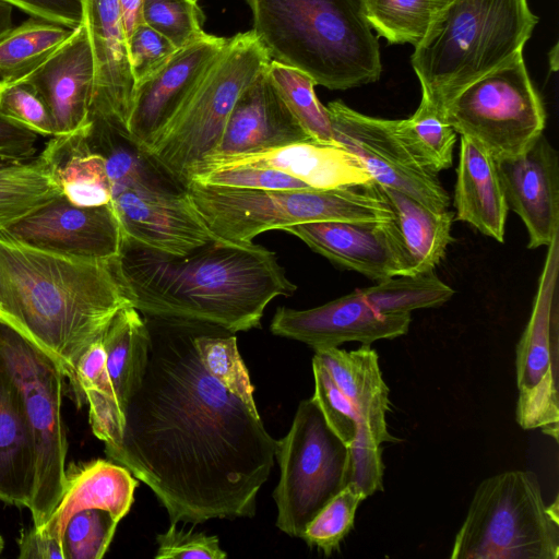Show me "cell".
<instances>
[{
    "label": "cell",
    "instance_id": "7",
    "mask_svg": "<svg viewBox=\"0 0 559 559\" xmlns=\"http://www.w3.org/2000/svg\"><path fill=\"white\" fill-rule=\"evenodd\" d=\"M558 499L546 506L537 476L508 471L483 480L451 559H558Z\"/></svg>",
    "mask_w": 559,
    "mask_h": 559
},
{
    "label": "cell",
    "instance_id": "36",
    "mask_svg": "<svg viewBox=\"0 0 559 559\" xmlns=\"http://www.w3.org/2000/svg\"><path fill=\"white\" fill-rule=\"evenodd\" d=\"M451 0H362L366 19L391 44L416 46Z\"/></svg>",
    "mask_w": 559,
    "mask_h": 559
},
{
    "label": "cell",
    "instance_id": "5",
    "mask_svg": "<svg viewBox=\"0 0 559 559\" xmlns=\"http://www.w3.org/2000/svg\"><path fill=\"white\" fill-rule=\"evenodd\" d=\"M537 22L527 0H451L414 46L421 97L444 114L468 84L523 52Z\"/></svg>",
    "mask_w": 559,
    "mask_h": 559
},
{
    "label": "cell",
    "instance_id": "48",
    "mask_svg": "<svg viewBox=\"0 0 559 559\" xmlns=\"http://www.w3.org/2000/svg\"><path fill=\"white\" fill-rule=\"evenodd\" d=\"M38 134L0 115V156L19 162L34 158Z\"/></svg>",
    "mask_w": 559,
    "mask_h": 559
},
{
    "label": "cell",
    "instance_id": "4",
    "mask_svg": "<svg viewBox=\"0 0 559 559\" xmlns=\"http://www.w3.org/2000/svg\"><path fill=\"white\" fill-rule=\"evenodd\" d=\"M271 60L298 69L316 85L347 90L380 78L378 37L362 0H246Z\"/></svg>",
    "mask_w": 559,
    "mask_h": 559
},
{
    "label": "cell",
    "instance_id": "42",
    "mask_svg": "<svg viewBox=\"0 0 559 559\" xmlns=\"http://www.w3.org/2000/svg\"><path fill=\"white\" fill-rule=\"evenodd\" d=\"M0 115L44 136H56L48 107L26 83L0 79Z\"/></svg>",
    "mask_w": 559,
    "mask_h": 559
},
{
    "label": "cell",
    "instance_id": "44",
    "mask_svg": "<svg viewBox=\"0 0 559 559\" xmlns=\"http://www.w3.org/2000/svg\"><path fill=\"white\" fill-rule=\"evenodd\" d=\"M312 371L314 378L312 399L318 404L330 428L349 445L356 439L359 428L356 411L314 356Z\"/></svg>",
    "mask_w": 559,
    "mask_h": 559
},
{
    "label": "cell",
    "instance_id": "23",
    "mask_svg": "<svg viewBox=\"0 0 559 559\" xmlns=\"http://www.w3.org/2000/svg\"><path fill=\"white\" fill-rule=\"evenodd\" d=\"M236 167L276 169L304 181L314 190L360 186L372 181L361 162L345 147L314 140L235 155H211L194 165L188 178L197 170Z\"/></svg>",
    "mask_w": 559,
    "mask_h": 559
},
{
    "label": "cell",
    "instance_id": "8",
    "mask_svg": "<svg viewBox=\"0 0 559 559\" xmlns=\"http://www.w3.org/2000/svg\"><path fill=\"white\" fill-rule=\"evenodd\" d=\"M270 61L252 29L228 37L194 91L143 151L185 186L190 169L216 150L237 99Z\"/></svg>",
    "mask_w": 559,
    "mask_h": 559
},
{
    "label": "cell",
    "instance_id": "17",
    "mask_svg": "<svg viewBox=\"0 0 559 559\" xmlns=\"http://www.w3.org/2000/svg\"><path fill=\"white\" fill-rule=\"evenodd\" d=\"M331 262L373 280L409 274L411 264L393 222H311L282 229Z\"/></svg>",
    "mask_w": 559,
    "mask_h": 559
},
{
    "label": "cell",
    "instance_id": "15",
    "mask_svg": "<svg viewBox=\"0 0 559 559\" xmlns=\"http://www.w3.org/2000/svg\"><path fill=\"white\" fill-rule=\"evenodd\" d=\"M411 320V313L377 311L356 289L311 309L278 307L270 328L274 335L302 342L316 352L347 342L369 345L395 338L407 333Z\"/></svg>",
    "mask_w": 559,
    "mask_h": 559
},
{
    "label": "cell",
    "instance_id": "39",
    "mask_svg": "<svg viewBox=\"0 0 559 559\" xmlns=\"http://www.w3.org/2000/svg\"><path fill=\"white\" fill-rule=\"evenodd\" d=\"M365 499L359 489L347 485L317 513L300 538L331 555L352 530L357 508Z\"/></svg>",
    "mask_w": 559,
    "mask_h": 559
},
{
    "label": "cell",
    "instance_id": "16",
    "mask_svg": "<svg viewBox=\"0 0 559 559\" xmlns=\"http://www.w3.org/2000/svg\"><path fill=\"white\" fill-rule=\"evenodd\" d=\"M80 1L95 60L90 122L129 139L128 119L135 87L119 0Z\"/></svg>",
    "mask_w": 559,
    "mask_h": 559
},
{
    "label": "cell",
    "instance_id": "24",
    "mask_svg": "<svg viewBox=\"0 0 559 559\" xmlns=\"http://www.w3.org/2000/svg\"><path fill=\"white\" fill-rule=\"evenodd\" d=\"M266 69L237 99L211 155H235L312 140L288 109Z\"/></svg>",
    "mask_w": 559,
    "mask_h": 559
},
{
    "label": "cell",
    "instance_id": "20",
    "mask_svg": "<svg viewBox=\"0 0 559 559\" xmlns=\"http://www.w3.org/2000/svg\"><path fill=\"white\" fill-rule=\"evenodd\" d=\"M45 102L56 127V136L90 124L95 81V60L82 22L52 52L19 78Z\"/></svg>",
    "mask_w": 559,
    "mask_h": 559
},
{
    "label": "cell",
    "instance_id": "14",
    "mask_svg": "<svg viewBox=\"0 0 559 559\" xmlns=\"http://www.w3.org/2000/svg\"><path fill=\"white\" fill-rule=\"evenodd\" d=\"M0 238L81 261L117 257L122 229L111 204L80 206L59 194L0 230Z\"/></svg>",
    "mask_w": 559,
    "mask_h": 559
},
{
    "label": "cell",
    "instance_id": "53",
    "mask_svg": "<svg viewBox=\"0 0 559 559\" xmlns=\"http://www.w3.org/2000/svg\"><path fill=\"white\" fill-rule=\"evenodd\" d=\"M0 321H1V311H0Z\"/></svg>",
    "mask_w": 559,
    "mask_h": 559
},
{
    "label": "cell",
    "instance_id": "11",
    "mask_svg": "<svg viewBox=\"0 0 559 559\" xmlns=\"http://www.w3.org/2000/svg\"><path fill=\"white\" fill-rule=\"evenodd\" d=\"M444 115L456 133L474 140L496 162L524 153L546 124L523 52L468 84L447 105Z\"/></svg>",
    "mask_w": 559,
    "mask_h": 559
},
{
    "label": "cell",
    "instance_id": "35",
    "mask_svg": "<svg viewBox=\"0 0 559 559\" xmlns=\"http://www.w3.org/2000/svg\"><path fill=\"white\" fill-rule=\"evenodd\" d=\"M395 131L413 153L431 170L452 166L456 132L445 115L421 97L416 111L407 119L394 120Z\"/></svg>",
    "mask_w": 559,
    "mask_h": 559
},
{
    "label": "cell",
    "instance_id": "41",
    "mask_svg": "<svg viewBox=\"0 0 559 559\" xmlns=\"http://www.w3.org/2000/svg\"><path fill=\"white\" fill-rule=\"evenodd\" d=\"M143 20L177 49L206 34L203 31L205 15L198 2L192 0H145Z\"/></svg>",
    "mask_w": 559,
    "mask_h": 559
},
{
    "label": "cell",
    "instance_id": "32",
    "mask_svg": "<svg viewBox=\"0 0 559 559\" xmlns=\"http://www.w3.org/2000/svg\"><path fill=\"white\" fill-rule=\"evenodd\" d=\"M61 194L38 155L0 168V230Z\"/></svg>",
    "mask_w": 559,
    "mask_h": 559
},
{
    "label": "cell",
    "instance_id": "6",
    "mask_svg": "<svg viewBox=\"0 0 559 559\" xmlns=\"http://www.w3.org/2000/svg\"><path fill=\"white\" fill-rule=\"evenodd\" d=\"M185 188L210 231L237 243L304 223L393 219L388 203L371 182L323 190H252L189 181Z\"/></svg>",
    "mask_w": 559,
    "mask_h": 559
},
{
    "label": "cell",
    "instance_id": "9",
    "mask_svg": "<svg viewBox=\"0 0 559 559\" xmlns=\"http://www.w3.org/2000/svg\"><path fill=\"white\" fill-rule=\"evenodd\" d=\"M0 359L16 386L33 444L35 478L26 508L38 530L50 518L66 480L68 438L62 399L67 378L48 355L1 321Z\"/></svg>",
    "mask_w": 559,
    "mask_h": 559
},
{
    "label": "cell",
    "instance_id": "22",
    "mask_svg": "<svg viewBox=\"0 0 559 559\" xmlns=\"http://www.w3.org/2000/svg\"><path fill=\"white\" fill-rule=\"evenodd\" d=\"M314 357L356 411L359 428L356 439L348 445L349 455L376 456L381 454V443L397 441L388 430L389 388L377 352L369 345L350 352L332 347L316 350Z\"/></svg>",
    "mask_w": 559,
    "mask_h": 559
},
{
    "label": "cell",
    "instance_id": "28",
    "mask_svg": "<svg viewBox=\"0 0 559 559\" xmlns=\"http://www.w3.org/2000/svg\"><path fill=\"white\" fill-rule=\"evenodd\" d=\"M34 478V450L20 396L0 359V501L26 508Z\"/></svg>",
    "mask_w": 559,
    "mask_h": 559
},
{
    "label": "cell",
    "instance_id": "54",
    "mask_svg": "<svg viewBox=\"0 0 559 559\" xmlns=\"http://www.w3.org/2000/svg\"><path fill=\"white\" fill-rule=\"evenodd\" d=\"M192 1L198 2L199 0H192Z\"/></svg>",
    "mask_w": 559,
    "mask_h": 559
},
{
    "label": "cell",
    "instance_id": "52",
    "mask_svg": "<svg viewBox=\"0 0 559 559\" xmlns=\"http://www.w3.org/2000/svg\"><path fill=\"white\" fill-rule=\"evenodd\" d=\"M17 163H22V162L0 156V168L1 167H5V166H10V165H13V164H17Z\"/></svg>",
    "mask_w": 559,
    "mask_h": 559
},
{
    "label": "cell",
    "instance_id": "19",
    "mask_svg": "<svg viewBox=\"0 0 559 559\" xmlns=\"http://www.w3.org/2000/svg\"><path fill=\"white\" fill-rule=\"evenodd\" d=\"M110 204L122 234L167 253L182 255L218 239L192 206L186 188L126 190Z\"/></svg>",
    "mask_w": 559,
    "mask_h": 559
},
{
    "label": "cell",
    "instance_id": "27",
    "mask_svg": "<svg viewBox=\"0 0 559 559\" xmlns=\"http://www.w3.org/2000/svg\"><path fill=\"white\" fill-rule=\"evenodd\" d=\"M88 126L70 134L52 136L39 156L61 194L71 203L80 206L110 204L111 189L105 158L88 143Z\"/></svg>",
    "mask_w": 559,
    "mask_h": 559
},
{
    "label": "cell",
    "instance_id": "37",
    "mask_svg": "<svg viewBox=\"0 0 559 559\" xmlns=\"http://www.w3.org/2000/svg\"><path fill=\"white\" fill-rule=\"evenodd\" d=\"M72 29L32 17L0 39V79L21 76L52 52Z\"/></svg>",
    "mask_w": 559,
    "mask_h": 559
},
{
    "label": "cell",
    "instance_id": "13",
    "mask_svg": "<svg viewBox=\"0 0 559 559\" xmlns=\"http://www.w3.org/2000/svg\"><path fill=\"white\" fill-rule=\"evenodd\" d=\"M333 136L365 166L372 182L399 190L433 207L448 209L450 197L437 176L395 131L394 120L358 112L342 100L326 106Z\"/></svg>",
    "mask_w": 559,
    "mask_h": 559
},
{
    "label": "cell",
    "instance_id": "3",
    "mask_svg": "<svg viewBox=\"0 0 559 559\" xmlns=\"http://www.w3.org/2000/svg\"><path fill=\"white\" fill-rule=\"evenodd\" d=\"M129 305L110 260H74L0 238L1 322L48 355L71 388L82 354Z\"/></svg>",
    "mask_w": 559,
    "mask_h": 559
},
{
    "label": "cell",
    "instance_id": "40",
    "mask_svg": "<svg viewBox=\"0 0 559 559\" xmlns=\"http://www.w3.org/2000/svg\"><path fill=\"white\" fill-rule=\"evenodd\" d=\"M118 523L103 509L91 508L74 513L61 537L63 558H103L112 542Z\"/></svg>",
    "mask_w": 559,
    "mask_h": 559
},
{
    "label": "cell",
    "instance_id": "10",
    "mask_svg": "<svg viewBox=\"0 0 559 559\" xmlns=\"http://www.w3.org/2000/svg\"><path fill=\"white\" fill-rule=\"evenodd\" d=\"M281 476L273 497L276 526L301 537L309 522L349 480V448L330 428L316 401L299 403L289 431L277 440Z\"/></svg>",
    "mask_w": 559,
    "mask_h": 559
},
{
    "label": "cell",
    "instance_id": "31",
    "mask_svg": "<svg viewBox=\"0 0 559 559\" xmlns=\"http://www.w3.org/2000/svg\"><path fill=\"white\" fill-rule=\"evenodd\" d=\"M148 338L146 321L131 305L114 316L102 336L106 367L122 413L141 379Z\"/></svg>",
    "mask_w": 559,
    "mask_h": 559
},
{
    "label": "cell",
    "instance_id": "1",
    "mask_svg": "<svg viewBox=\"0 0 559 559\" xmlns=\"http://www.w3.org/2000/svg\"><path fill=\"white\" fill-rule=\"evenodd\" d=\"M148 318L145 366L105 453L154 492L170 523L252 518L277 440L205 370L195 322Z\"/></svg>",
    "mask_w": 559,
    "mask_h": 559
},
{
    "label": "cell",
    "instance_id": "51",
    "mask_svg": "<svg viewBox=\"0 0 559 559\" xmlns=\"http://www.w3.org/2000/svg\"><path fill=\"white\" fill-rule=\"evenodd\" d=\"M12 8L8 2L0 0V39L13 28Z\"/></svg>",
    "mask_w": 559,
    "mask_h": 559
},
{
    "label": "cell",
    "instance_id": "46",
    "mask_svg": "<svg viewBox=\"0 0 559 559\" xmlns=\"http://www.w3.org/2000/svg\"><path fill=\"white\" fill-rule=\"evenodd\" d=\"M156 559H224L227 554L221 548L218 537L193 530L177 528L170 523L165 533L156 536Z\"/></svg>",
    "mask_w": 559,
    "mask_h": 559
},
{
    "label": "cell",
    "instance_id": "43",
    "mask_svg": "<svg viewBox=\"0 0 559 559\" xmlns=\"http://www.w3.org/2000/svg\"><path fill=\"white\" fill-rule=\"evenodd\" d=\"M252 190H308L304 181L271 168L236 167L193 171L188 181ZM314 190V189H313Z\"/></svg>",
    "mask_w": 559,
    "mask_h": 559
},
{
    "label": "cell",
    "instance_id": "21",
    "mask_svg": "<svg viewBox=\"0 0 559 559\" xmlns=\"http://www.w3.org/2000/svg\"><path fill=\"white\" fill-rule=\"evenodd\" d=\"M508 209L523 221L530 249L559 234V158L542 134L524 153L496 162Z\"/></svg>",
    "mask_w": 559,
    "mask_h": 559
},
{
    "label": "cell",
    "instance_id": "2",
    "mask_svg": "<svg viewBox=\"0 0 559 559\" xmlns=\"http://www.w3.org/2000/svg\"><path fill=\"white\" fill-rule=\"evenodd\" d=\"M110 261L139 312L231 333L259 328L266 306L296 290L275 252L252 241L216 239L177 255L122 234L119 252Z\"/></svg>",
    "mask_w": 559,
    "mask_h": 559
},
{
    "label": "cell",
    "instance_id": "18",
    "mask_svg": "<svg viewBox=\"0 0 559 559\" xmlns=\"http://www.w3.org/2000/svg\"><path fill=\"white\" fill-rule=\"evenodd\" d=\"M227 37L205 34L179 48L168 62L134 90L129 140L143 150L177 114L224 49Z\"/></svg>",
    "mask_w": 559,
    "mask_h": 559
},
{
    "label": "cell",
    "instance_id": "50",
    "mask_svg": "<svg viewBox=\"0 0 559 559\" xmlns=\"http://www.w3.org/2000/svg\"><path fill=\"white\" fill-rule=\"evenodd\" d=\"M145 0H119L126 37L141 24L143 20V4Z\"/></svg>",
    "mask_w": 559,
    "mask_h": 559
},
{
    "label": "cell",
    "instance_id": "25",
    "mask_svg": "<svg viewBox=\"0 0 559 559\" xmlns=\"http://www.w3.org/2000/svg\"><path fill=\"white\" fill-rule=\"evenodd\" d=\"M136 478L122 465L103 459L71 464L66 469L61 497L48 521L38 531L58 539L70 518L85 509L108 511L120 522L134 501Z\"/></svg>",
    "mask_w": 559,
    "mask_h": 559
},
{
    "label": "cell",
    "instance_id": "26",
    "mask_svg": "<svg viewBox=\"0 0 559 559\" xmlns=\"http://www.w3.org/2000/svg\"><path fill=\"white\" fill-rule=\"evenodd\" d=\"M454 206L457 221L503 242L509 209L496 160L464 135H461Z\"/></svg>",
    "mask_w": 559,
    "mask_h": 559
},
{
    "label": "cell",
    "instance_id": "33",
    "mask_svg": "<svg viewBox=\"0 0 559 559\" xmlns=\"http://www.w3.org/2000/svg\"><path fill=\"white\" fill-rule=\"evenodd\" d=\"M359 290L377 311L384 314L439 307L454 295V289L441 281L435 270L391 276Z\"/></svg>",
    "mask_w": 559,
    "mask_h": 559
},
{
    "label": "cell",
    "instance_id": "12",
    "mask_svg": "<svg viewBox=\"0 0 559 559\" xmlns=\"http://www.w3.org/2000/svg\"><path fill=\"white\" fill-rule=\"evenodd\" d=\"M547 247L530 320L516 345L515 368L519 397L515 418L523 429L540 428L545 433L558 440L559 234Z\"/></svg>",
    "mask_w": 559,
    "mask_h": 559
},
{
    "label": "cell",
    "instance_id": "38",
    "mask_svg": "<svg viewBox=\"0 0 559 559\" xmlns=\"http://www.w3.org/2000/svg\"><path fill=\"white\" fill-rule=\"evenodd\" d=\"M266 71L307 134L317 142L340 145L334 140L326 106L316 95L314 81L302 71L274 60L270 61Z\"/></svg>",
    "mask_w": 559,
    "mask_h": 559
},
{
    "label": "cell",
    "instance_id": "30",
    "mask_svg": "<svg viewBox=\"0 0 559 559\" xmlns=\"http://www.w3.org/2000/svg\"><path fill=\"white\" fill-rule=\"evenodd\" d=\"M71 390L78 407L88 405L90 425L95 437L105 445L116 444L121 438L124 419L106 367L102 337L80 357Z\"/></svg>",
    "mask_w": 559,
    "mask_h": 559
},
{
    "label": "cell",
    "instance_id": "34",
    "mask_svg": "<svg viewBox=\"0 0 559 559\" xmlns=\"http://www.w3.org/2000/svg\"><path fill=\"white\" fill-rule=\"evenodd\" d=\"M193 344L205 370L252 412L259 413L253 385L239 354L236 336L219 326L195 322Z\"/></svg>",
    "mask_w": 559,
    "mask_h": 559
},
{
    "label": "cell",
    "instance_id": "45",
    "mask_svg": "<svg viewBox=\"0 0 559 559\" xmlns=\"http://www.w3.org/2000/svg\"><path fill=\"white\" fill-rule=\"evenodd\" d=\"M127 46L134 87L159 71L178 50L168 38L145 23L128 37Z\"/></svg>",
    "mask_w": 559,
    "mask_h": 559
},
{
    "label": "cell",
    "instance_id": "47",
    "mask_svg": "<svg viewBox=\"0 0 559 559\" xmlns=\"http://www.w3.org/2000/svg\"><path fill=\"white\" fill-rule=\"evenodd\" d=\"M32 17L74 29L82 23L80 0H2Z\"/></svg>",
    "mask_w": 559,
    "mask_h": 559
},
{
    "label": "cell",
    "instance_id": "29",
    "mask_svg": "<svg viewBox=\"0 0 559 559\" xmlns=\"http://www.w3.org/2000/svg\"><path fill=\"white\" fill-rule=\"evenodd\" d=\"M388 203L411 264L409 274L432 271L453 240V213L433 209L392 188L371 182Z\"/></svg>",
    "mask_w": 559,
    "mask_h": 559
},
{
    "label": "cell",
    "instance_id": "49",
    "mask_svg": "<svg viewBox=\"0 0 559 559\" xmlns=\"http://www.w3.org/2000/svg\"><path fill=\"white\" fill-rule=\"evenodd\" d=\"M17 546L20 559H64L61 543L33 525L21 531Z\"/></svg>",
    "mask_w": 559,
    "mask_h": 559
}]
</instances>
